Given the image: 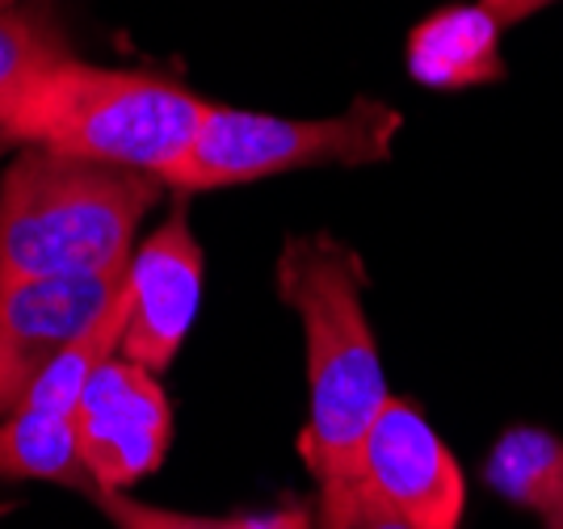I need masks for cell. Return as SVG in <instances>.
<instances>
[{"instance_id": "obj_6", "label": "cell", "mask_w": 563, "mask_h": 529, "mask_svg": "<svg viewBox=\"0 0 563 529\" xmlns=\"http://www.w3.org/2000/svg\"><path fill=\"white\" fill-rule=\"evenodd\" d=\"M71 429L93 492H126L165 462L173 408L152 370L110 353L76 399Z\"/></svg>"}, {"instance_id": "obj_4", "label": "cell", "mask_w": 563, "mask_h": 529, "mask_svg": "<svg viewBox=\"0 0 563 529\" xmlns=\"http://www.w3.org/2000/svg\"><path fill=\"white\" fill-rule=\"evenodd\" d=\"M404 114L387 101L362 97L332 118H274L207 101L173 189H228L324 164H378L391 156Z\"/></svg>"}, {"instance_id": "obj_5", "label": "cell", "mask_w": 563, "mask_h": 529, "mask_svg": "<svg viewBox=\"0 0 563 529\" xmlns=\"http://www.w3.org/2000/svg\"><path fill=\"white\" fill-rule=\"evenodd\" d=\"M345 480L417 529H459L463 521V471L412 399L387 395L353 450Z\"/></svg>"}, {"instance_id": "obj_7", "label": "cell", "mask_w": 563, "mask_h": 529, "mask_svg": "<svg viewBox=\"0 0 563 529\" xmlns=\"http://www.w3.org/2000/svg\"><path fill=\"white\" fill-rule=\"evenodd\" d=\"M122 286L126 269L101 277L0 282V416L13 412L38 374L110 311Z\"/></svg>"}, {"instance_id": "obj_9", "label": "cell", "mask_w": 563, "mask_h": 529, "mask_svg": "<svg viewBox=\"0 0 563 529\" xmlns=\"http://www.w3.org/2000/svg\"><path fill=\"white\" fill-rule=\"evenodd\" d=\"M408 71L429 89H471L505 76L500 22L484 4H450L408 34Z\"/></svg>"}, {"instance_id": "obj_13", "label": "cell", "mask_w": 563, "mask_h": 529, "mask_svg": "<svg viewBox=\"0 0 563 529\" xmlns=\"http://www.w3.org/2000/svg\"><path fill=\"white\" fill-rule=\"evenodd\" d=\"M93 500L114 529H316L311 508H274L253 517H194V513L140 505L122 492H93Z\"/></svg>"}, {"instance_id": "obj_17", "label": "cell", "mask_w": 563, "mask_h": 529, "mask_svg": "<svg viewBox=\"0 0 563 529\" xmlns=\"http://www.w3.org/2000/svg\"><path fill=\"white\" fill-rule=\"evenodd\" d=\"M547 529H563V496H560V505L547 513Z\"/></svg>"}, {"instance_id": "obj_3", "label": "cell", "mask_w": 563, "mask_h": 529, "mask_svg": "<svg viewBox=\"0 0 563 529\" xmlns=\"http://www.w3.org/2000/svg\"><path fill=\"white\" fill-rule=\"evenodd\" d=\"M202 114L207 101L177 80L97 68L68 55L22 97L9 139L13 147H47L76 161L152 173L168 185L194 147Z\"/></svg>"}, {"instance_id": "obj_2", "label": "cell", "mask_w": 563, "mask_h": 529, "mask_svg": "<svg viewBox=\"0 0 563 529\" xmlns=\"http://www.w3.org/2000/svg\"><path fill=\"white\" fill-rule=\"evenodd\" d=\"M165 181L25 147L0 181V282L131 269L143 214Z\"/></svg>"}, {"instance_id": "obj_1", "label": "cell", "mask_w": 563, "mask_h": 529, "mask_svg": "<svg viewBox=\"0 0 563 529\" xmlns=\"http://www.w3.org/2000/svg\"><path fill=\"white\" fill-rule=\"evenodd\" d=\"M362 256L332 235H295L278 256V295L303 320V459L320 484L350 475L353 450L387 404V378L366 320Z\"/></svg>"}, {"instance_id": "obj_15", "label": "cell", "mask_w": 563, "mask_h": 529, "mask_svg": "<svg viewBox=\"0 0 563 529\" xmlns=\"http://www.w3.org/2000/svg\"><path fill=\"white\" fill-rule=\"evenodd\" d=\"M479 4H484V9H493L500 25H514V9L521 4V0H479Z\"/></svg>"}, {"instance_id": "obj_16", "label": "cell", "mask_w": 563, "mask_h": 529, "mask_svg": "<svg viewBox=\"0 0 563 529\" xmlns=\"http://www.w3.org/2000/svg\"><path fill=\"white\" fill-rule=\"evenodd\" d=\"M547 4H555V0H521V4L514 9V22L530 18V13H539V9H547Z\"/></svg>"}, {"instance_id": "obj_12", "label": "cell", "mask_w": 563, "mask_h": 529, "mask_svg": "<svg viewBox=\"0 0 563 529\" xmlns=\"http://www.w3.org/2000/svg\"><path fill=\"white\" fill-rule=\"evenodd\" d=\"M484 480L521 508L551 513L563 496V441L547 429H509L496 441L493 459L484 466Z\"/></svg>"}, {"instance_id": "obj_18", "label": "cell", "mask_w": 563, "mask_h": 529, "mask_svg": "<svg viewBox=\"0 0 563 529\" xmlns=\"http://www.w3.org/2000/svg\"><path fill=\"white\" fill-rule=\"evenodd\" d=\"M9 4H22V0H0V9H9Z\"/></svg>"}, {"instance_id": "obj_10", "label": "cell", "mask_w": 563, "mask_h": 529, "mask_svg": "<svg viewBox=\"0 0 563 529\" xmlns=\"http://www.w3.org/2000/svg\"><path fill=\"white\" fill-rule=\"evenodd\" d=\"M0 480H47L93 496L68 408L22 399L0 420Z\"/></svg>"}, {"instance_id": "obj_8", "label": "cell", "mask_w": 563, "mask_h": 529, "mask_svg": "<svg viewBox=\"0 0 563 529\" xmlns=\"http://www.w3.org/2000/svg\"><path fill=\"white\" fill-rule=\"evenodd\" d=\"M126 295L131 302L118 349L135 366L165 374L186 345L202 299V249L189 231L186 207L173 210L135 249L126 269Z\"/></svg>"}, {"instance_id": "obj_11", "label": "cell", "mask_w": 563, "mask_h": 529, "mask_svg": "<svg viewBox=\"0 0 563 529\" xmlns=\"http://www.w3.org/2000/svg\"><path fill=\"white\" fill-rule=\"evenodd\" d=\"M68 55V30L47 0L0 9V152L13 147L9 126H13L22 97L34 89V80L51 64H59Z\"/></svg>"}, {"instance_id": "obj_14", "label": "cell", "mask_w": 563, "mask_h": 529, "mask_svg": "<svg viewBox=\"0 0 563 529\" xmlns=\"http://www.w3.org/2000/svg\"><path fill=\"white\" fill-rule=\"evenodd\" d=\"M316 529H417L391 508L375 505L371 496H362L350 480L341 484H320V500H316Z\"/></svg>"}]
</instances>
